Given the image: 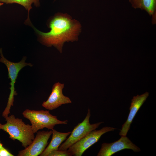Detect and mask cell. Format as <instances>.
Returning a JSON list of instances; mask_svg holds the SVG:
<instances>
[{
    "mask_svg": "<svg viewBox=\"0 0 156 156\" xmlns=\"http://www.w3.org/2000/svg\"><path fill=\"white\" fill-rule=\"evenodd\" d=\"M116 129L112 127H105L99 130H93L72 145L68 150L72 155L81 156L87 149L97 142L102 135Z\"/></svg>",
    "mask_w": 156,
    "mask_h": 156,
    "instance_id": "cell-6",
    "label": "cell"
},
{
    "mask_svg": "<svg viewBox=\"0 0 156 156\" xmlns=\"http://www.w3.org/2000/svg\"><path fill=\"white\" fill-rule=\"evenodd\" d=\"M23 117L29 120L34 133L46 128L52 130L56 125L67 124V120L61 121L56 116L51 114L47 110H34L26 109L22 113Z\"/></svg>",
    "mask_w": 156,
    "mask_h": 156,
    "instance_id": "cell-3",
    "label": "cell"
},
{
    "mask_svg": "<svg viewBox=\"0 0 156 156\" xmlns=\"http://www.w3.org/2000/svg\"><path fill=\"white\" fill-rule=\"evenodd\" d=\"M52 136L51 140L47 147L39 155L47 156L51 152L58 150L59 147L62 143L65 140L71 132L66 133L58 132L53 129H52Z\"/></svg>",
    "mask_w": 156,
    "mask_h": 156,
    "instance_id": "cell-11",
    "label": "cell"
},
{
    "mask_svg": "<svg viewBox=\"0 0 156 156\" xmlns=\"http://www.w3.org/2000/svg\"><path fill=\"white\" fill-rule=\"evenodd\" d=\"M0 2L6 4L17 3L24 6L28 11L29 13L30 10L32 8L31 4L34 3L37 6L39 5V0H0Z\"/></svg>",
    "mask_w": 156,
    "mask_h": 156,
    "instance_id": "cell-13",
    "label": "cell"
},
{
    "mask_svg": "<svg viewBox=\"0 0 156 156\" xmlns=\"http://www.w3.org/2000/svg\"><path fill=\"white\" fill-rule=\"evenodd\" d=\"M149 93L146 92L140 95L134 96L131 99L129 112L126 122L122 125L119 135L121 136H126L130 129L133 118L140 107L148 96Z\"/></svg>",
    "mask_w": 156,
    "mask_h": 156,
    "instance_id": "cell-10",
    "label": "cell"
},
{
    "mask_svg": "<svg viewBox=\"0 0 156 156\" xmlns=\"http://www.w3.org/2000/svg\"><path fill=\"white\" fill-rule=\"evenodd\" d=\"M0 62L3 63L6 66L8 71V78L10 79V93L7 106L2 114L3 117L5 118L10 114L11 107L13 105L14 96L17 94L15 91L14 85L19 72L24 67L27 66L31 67L33 65L30 63L25 62L26 57H24L18 62H14L9 61L3 55L1 48H0Z\"/></svg>",
    "mask_w": 156,
    "mask_h": 156,
    "instance_id": "cell-4",
    "label": "cell"
},
{
    "mask_svg": "<svg viewBox=\"0 0 156 156\" xmlns=\"http://www.w3.org/2000/svg\"><path fill=\"white\" fill-rule=\"evenodd\" d=\"M64 86V83L59 82L55 83L53 86L51 92L47 100L42 103V106L47 109L52 110L63 104L71 103L70 99L63 94Z\"/></svg>",
    "mask_w": 156,
    "mask_h": 156,
    "instance_id": "cell-9",
    "label": "cell"
},
{
    "mask_svg": "<svg viewBox=\"0 0 156 156\" xmlns=\"http://www.w3.org/2000/svg\"><path fill=\"white\" fill-rule=\"evenodd\" d=\"M91 116L90 110L88 109L87 115L83 121L75 127L66 140L61 144L58 150H65L73 144L86 136L90 131L95 130L103 123L101 122L90 124L89 122Z\"/></svg>",
    "mask_w": 156,
    "mask_h": 156,
    "instance_id": "cell-5",
    "label": "cell"
},
{
    "mask_svg": "<svg viewBox=\"0 0 156 156\" xmlns=\"http://www.w3.org/2000/svg\"><path fill=\"white\" fill-rule=\"evenodd\" d=\"M130 149L136 152L140 151L139 148L126 136H121L117 141L111 143H103L97 156H111L124 149Z\"/></svg>",
    "mask_w": 156,
    "mask_h": 156,
    "instance_id": "cell-8",
    "label": "cell"
},
{
    "mask_svg": "<svg viewBox=\"0 0 156 156\" xmlns=\"http://www.w3.org/2000/svg\"><path fill=\"white\" fill-rule=\"evenodd\" d=\"M71 153L68 150H54L50 153L47 156H71Z\"/></svg>",
    "mask_w": 156,
    "mask_h": 156,
    "instance_id": "cell-14",
    "label": "cell"
},
{
    "mask_svg": "<svg viewBox=\"0 0 156 156\" xmlns=\"http://www.w3.org/2000/svg\"><path fill=\"white\" fill-rule=\"evenodd\" d=\"M3 147V146L0 141V151Z\"/></svg>",
    "mask_w": 156,
    "mask_h": 156,
    "instance_id": "cell-16",
    "label": "cell"
},
{
    "mask_svg": "<svg viewBox=\"0 0 156 156\" xmlns=\"http://www.w3.org/2000/svg\"><path fill=\"white\" fill-rule=\"evenodd\" d=\"M3 4V3L0 2V6Z\"/></svg>",
    "mask_w": 156,
    "mask_h": 156,
    "instance_id": "cell-17",
    "label": "cell"
},
{
    "mask_svg": "<svg viewBox=\"0 0 156 156\" xmlns=\"http://www.w3.org/2000/svg\"><path fill=\"white\" fill-rule=\"evenodd\" d=\"M14 155L10 153L4 147L0 151V156H13Z\"/></svg>",
    "mask_w": 156,
    "mask_h": 156,
    "instance_id": "cell-15",
    "label": "cell"
},
{
    "mask_svg": "<svg viewBox=\"0 0 156 156\" xmlns=\"http://www.w3.org/2000/svg\"><path fill=\"white\" fill-rule=\"evenodd\" d=\"M31 143L26 148L18 152V156L40 155L45 149L52 131H37Z\"/></svg>",
    "mask_w": 156,
    "mask_h": 156,
    "instance_id": "cell-7",
    "label": "cell"
},
{
    "mask_svg": "<svg viewBox=\"0 0 156 156\" xmlns=\"http://www.w3.org/2000/svg\"><path fill=\"white\" fill-rule=\"evenodd\" d=\"M49 31L44 33L36 29L41 43L45 46H53L60 53L66 42L77 41L81 30L80 23L66 14L59 13L51 19L49 23Z\"/></svg>",
    "mask_w": 156,
    "mask_h": 156,
    "instance_id": "cell-1",
    "label": "cell"
},
{
    "mask_svg": "<svg viewBox=\"0 0 156 156\" xmlns=\"http://www.w3.org/2000/svg\"><path fill=\"white\" fill-rule=\"evenodd\" d=\"M5 118L6 123H0V130L8 133L11 139L19 141L25 148L29 146L35 138L31 125L25 124L22 119L16 118L14 115Z\"/></svg>",
    "mask_w": 156,
    "mask_h": 156,
    "instance_id": "cell-2",
    "label": "cell"
},
{
    "mask_svg": "<svg viewBox=\"0 0 156 156\" xmlns=\"http://www.w3.org/2000/svg\"><path fill=\"white\" fill-rule=\"evenodd\" d=\"M132 7L139 8L146 11L152 16V23H156V0H129Z\"/></svg>",
    "mask_w": 156,
    "mask_h": 156,
    "instance_id": "cell-12",
    "label": "cell"
}]
</instances>
